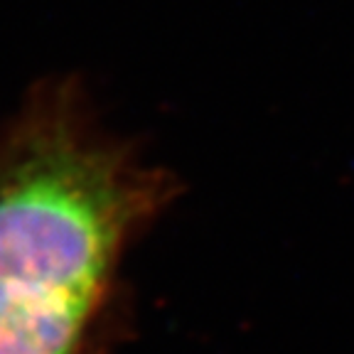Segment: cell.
<instances>
[{
    "label": "cell",
    "mask_w": 354,
    "mask_h": 354,
    "mask_svg": "<svg viewBox=\"0 0 354 354\" xmlns=\"http://www.w3.org/2000/svg\"><path fill=\"white\" fill-rule=\"evenodd\" d=\"M145 199L116 155L64 123L22 133L0 160V288L96 298Z\"/></svg>",
    "instance_id": "obj_1"
},
{
    "label": "cell",
    "mask_w": 354,
    "mask_h": 354,
    "mask_svg": "<svg viewBox=\"0 0 354 354\" xmlns=\"http://www.w3.org/2000/svg\"><path fill=\"white\" fill-rule=\"evenodd\" d=\"M96 298L0 288V354H77Z\"/></svg>",
    "instance_id": "obj_2"
}]
</instances>
